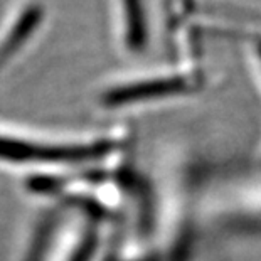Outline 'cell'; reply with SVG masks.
I'll return each instance as SVG.
<instances>
[{
  "label": "cell",
  "instance_id": "5b68a950",
  "mask_svg": "<svg viewBox=\"0 0 261 261\" xmlns=\"http://www.w3.org/2000/svg\"><path fill=\"white\" fill-rule=\"evenodd\" d=\"M258 56H259V61H261V44L258 46Z\"/></svg>",
  "mask_w": 261,
  "mask_h": 261
},
{
  "label": "cell",
  "instance_id": "6da1fadb",
  "mask_svg": "<svg viewBox=\"0 0 261 261\" xmlns=\"http://www.w3.org/2000/svg\"><path fill=\"white\" fill-rule=\"evenodd\" d=\"M107 148V143L61 147L0 137V159L15 162H81L105 153Z\"/></svg>",
  "mask_w": 261,
  "mask_h": 261
},
{
  "label": "cell",
  "instance_id": "7a4b0ae2",
  "mask_svg": "<svg viewBox=\"0 0 261 261\" xmlns=\"http://www.w3.org/2000/svg\"><path fill=\"white\" fill-rule=\"evenodd\" d=\"M186 90H189V83L184 77H162V80H150L116 88L105 96V101L108 105H125L184 93Z\"/></svg>",
  "mask_w": 261,
  "mask_h": 261
},
{
  "label": "cell",
  "instance_id": "3957f363",
  "mask_svg": "<svg viewBox=\"0 0 261 261\" xmlns=\"http://www.w3.org/2000/svg\"><path fill=\"white\" fill-rule=\"evenodd\" d=\"M39 20H41V9L39 7L27 9L25 12L15 20L14 27L5 34L2 41H0V68H2L5 61L27 41V37L36 29Z\"/></svg>",
  "mask_w": 261,
  "mask_h": 261
},
{
  "label": "cell",
  "instance_id": "277c9868",
  "mask_svg": "<svg viewBox=\"0 0 261 261\" xmlns=\"http://www.w3.org/2000/svg\"><path fill=\"white\" fill-rule=\"evenodd\" d=\"M126 22V41L133 47H140L145 41V24L140 0H121Z\"/></svg>",
  "mask_w": 261,
  "mask_h": 261
}]
</instances>
